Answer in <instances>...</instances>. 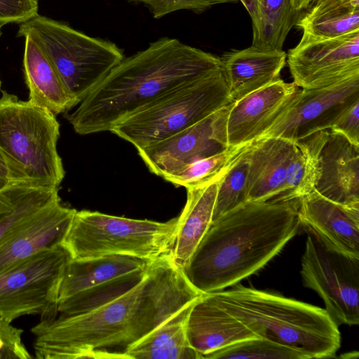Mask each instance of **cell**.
I'll return each mask as SVG.
<instances>
[{
    "instance_id": "cell-1",
    "label": "cell",
    "mask_w": 359,
    "mask_h": 359,
    "mask_svg": "<svg viewBox=\"0 0 359 359\" xmlns=\"http://www.w3.org/2000/svg\"><path fill=\"white\" fill-rule=\"evenodd\" d=\"M202 294L170 254L151 262L144 278L118 298L88 312L41 320L32 329L38 359L114 358Z\"/></svg>"
},
{
    "instance_id": "cell-2",
    "label": "cell",
    "mask_w": 359,
    "mask_h": 359,
    "mask_svg": "<svg viewBox=\"0 0 359 359\" xmlns=\"http://www.w3.org/2000/svg\"><path fill=\"white\" fill-rule=\"evenodd\" d=\"M219 57L163 38L130 56L65 117L82 135L109 131L170 91L220 71Z\"/></svg>"
},
{
    "instance_id": "cell-3",
    "label": "cell",
    "mask_w": 359,
    "mask_h": 359,
    "mask_svg": "<svg viewBox=\"0 0 359 359\" xmlns=\"http://www.w3.org/2000/svg\"><path fill=\"white\" fill-rule=\"evenodd\" d=\"M297 199L246 201L212 221L183 273L201 294L238 284L265 266L299 231Z\"/></svg>"
},
{
    "instance_id": "cell-4",
    "label": "cell",
    "mask_w": 359,
    "mask_h": 359,
    "mask_svg": "<svg viewBox=\"0 0 359 359\" xmlns=\"http://www.w3.org/2000/svg\"><path fill=\"white\" fill-rule=\"evenodd\" d=\"M208 294L259 338L294 349L307 359L336 358L341 334L325 309L238 284Z\"/></svg>"
},
{
    "instance_id": "cell-5",
    "label": "cell",
    "mask_w": 359,
    "mask_h": 359,
    "mask_svg": "<svg viewBox=\"0 0 359 359\" xmlns=\"http://www.w3.org/2000/svg\"><path fill=\"white\" fill-rule=\"evenodd\" d=\"M0 151L13 182L59 187L65 171L57 149L55 115L1 90Z\"/></svg>"
},
{
    "instance_id": "cell-6",
    "label": "cell",
    "mask_w": 359,
    "mask_h": 359,
    "mask_svg": "<svg viewBox=\"0 0 359 359\" xmlns=\"http://www.w3.org/2000/svg\"><path fill=\"white\" fill-rule=\"evenodd\" d=\"M177 220L160 222L76 210L62 245L71 259L119 255L154 261L170 254Z\"/></svg>"
},
{
    "instance_id": "cell-7",
    "label": "cell",
    "mask_w": 359,
    "mask_h": 359,
    "mask_svg": "<svg viewBox=\"0 0 359 359\" xmlns=\"http://www.w3.org/2000/svg\"><path fill=\"white\" fill-rule=\"evenodd\" d=\"M17 36L37 42L79 103L124 58L115 43L39 14L20 23Z\"/></svg>"
},
{
    "instance_id": "cell-8",
    "label": "cell",
    "mask_w": 359,
    "mask_h": 359,
    "mask_svg": "<svg viewBox=\"0 0 359 359\" xmlns=\"http://www.w3.org/2000/svg\"><path fill=\"white\" fill-rule=\"evenodd\" d=\"M232 102L221 69L170 91L116 123L110 132L138 150L189 128Z\"/></svg>"
},
{
    "instance_id": "cell-9",
    "label": "cell",
    "mask_w": 359,
    "mask_h": 359,
    "mask_svg": "<svg viewBox=\"0 0 359 359\" xmlns=\"http://www.w3.org/2000/svg\"><path fill=\"white\" fill-rule=\"evenodd\" d=\"M70 259L60 245L0 271V318L11 323L26 315L57 317L60 285Z\"/></svg>"
},
{
    "instance_id": "cell-10",
    "label": "cell",
    "mask_w": 359,
    "mask_h": 359,
    "mask_svg": "<svg viewBox=\"0 0 359 359\" xmlns=\"http://www.w3.org/2000/svg\"><path fill=\"white\" fill-rule=\"evenodd\" d=\"M300 273L338 326L359 324V258L332 250L307 233Z\"/></svg>"
},
{
    "instance_id": "cell-11",
    "label": "cell",
    "mask_w": 359,
    "mask_h": 359,
    "mask_svg": "<svg viewBox=\"0 0 359 359\" xmlns=\"http://www.w3.org/2000/svg\"><path fill=\"white\" fill-rule=\"evenodd\" d=\"M359 99V75L330 86L298 90L273 124L258 138L281 137L296 142L329 130Z\"/></svg>"
},
{
    "instance_id": "cell-12",
    "label": "cell",
    "mask_w": 359,
    "mask_h": 359,
    "mask_svg": "<svg viewBox=\"0 0 359 359\" xmlns=\"http://www.w3.org/2000/svg\"><path fill=\"white\" fill-rule=\"evenodd\" d=\"M293 83L302 88L324 87L359 75V32L333 38L302 34L287 53Z\"/></svg>"
},
{
    "instance_id": "cell-13",
    "label": "cell",
    "mask_w": 359,
    "mask_h": 359,
    "mask_svg": "<svg viewBox=\"0 0 359 359\" xmlns=\"http://www.w3.org/2000/svg\"><path fill=\"white\" fill-rule=\"evenodd\" d=\"M231 104L166 139L138 149L149 171L164 178L229 148L226 122Z\"/></svg>"
},
{
    "instance_id": "cell-14",
    "label": "cell",
    "mask_w": 359,
    "mask_h": 359,
    "mask_svg": "<svg viewBox=\"0 0 359 359\" xmlns=\"http://www.w3.org/2000/svg\"><path fill=\"white\" fill-rule=\"evenodd\" d=\"M297 199L300 226L329 249L359 258V205L334 202L315 189Z\"/></svg>"
},
{
    "instance_id": "cell-15",
    "label": "cell",
    "mask_w": 359,
    "mask_h": 359,
    "mask_svg": "<svg viewBox=\"0 0 359 359\" xmlns=\"http://www.w3.org/2000/svg\"><path fill=\"white\" fill-rule=\"evenodd\" d=\"M76 212L59 197L29 216L0 243V271L62 245Z\"/></svg>"
},
{
    "instance_id": "cell-16",
    "label": "cell",
    "mask_w": 359,
    "mask_h": 359,
    "mask_svg": "<svg viewBox=\"0 0 359 359\" xmlns=\"http://www.w3.org/2000/svg\"><path fill=\"white\" fill-rule=\"evenodd\" d=\"M299 90L281 79L233 102L229 108L226 133L229 147L257 140L274 122Z\"/></svg>"
},
{
    "instance_id": "cell-17",
    "label": "cell",
    "mask_w": 359,
    "mask_h": 359,
    "mask_svg": "<svg viewBox=\"0 0 359 359\" xmlns=\"http://www.w3.org/2000/svg\"><path fill=\"white\" fill-rule=\"evenodd\" d=\"M298 149L295 142L274 137L248 145L247 201H266L286 192L289 167Z\"/></svg>"
},
{
    "instance_id": "cell-18",
    "label": "cell",
    "mask_w": 359,
    "mask_h": 359,
    "mask_svg": "<svg viewBox=\"0 0 359 359\" xmlns=\"http://www.w3.org/2000/svg\"><path fill=\"white\" fill-rule=\"evenodd\" d=\"M314 189L337 203L359 205V146L328 130Z\"/></svg>"
},
{
    "instance_id": "cell-19",
    "label": "cell",
    "mask_w": 359,
    "mask_h": 359,
    "mask_svg": "<svg viewBox=\"0 0 359 359\" xmlns=\"http://www.w3.org/2000/svg\"><path fill=\"white\" fill-rule=\"evenodd\" d=\"M187 333L190 345L202 358L234 344L259 338L208 294H202L192 304Z\"/></svg>"
},
{
    "instance_id": "cell-20",
    "label": "cell",
    "mask_w": 359,
    "mask_h": 359,
    "mask_svg": "<svg viewBox=\"0 0 359 359\" xmlns=\"http://www.w3.org/2000/svg\"><path fill=\"white\" fill-rule=\"evenodd\" d=\"M231 97L236 102L245 95L280 79L287 53L253 46L231 50L219 57Z\"/></svg>"
},
{
    "instance_id": "cell-21",
    "label": "cell",
    "mask_w": 359,
    "mask_h": 359,
    "mask_svg": "<svg viewBox=\"0 0 359 359\" xmlns=\"http://www.w3.org/2000/svg\"><path fill=\"white\" fill-rule=\"evenodd\" d=\"M24 38L23 65L29 91L28 101L54 115L66 113L79 104L41 46L29 36Z\"/></svg>"
},
{
    "instance_id": "cell-22",
    "label": "cell",
    "mask_w": 359,
    "mask_h": 359,
    "mask_svg": "<svg viewBox=\"0 0 359 359\" xmlns=\"http://www.w3.org/2000/svg\"><path fill=\"white\" fill-rule=\"evenodd\" d=\"M220 179L186 189V203L177 217L175 240L170 252L172 263L181 271L210 226Z\"/></svg>"
},
{
    "instance_id": "cell-23",
    "label": "cell",
    "mask_w": 359,
    "mask_h": 359,
    "mask_svg": "<svg viewBox=\"0 0 359 359\" xmlns=\"http://www.w3.org/2000/svg\"><path fill=\"white\" fill-rule=\"evenodd\" d=\"M151 262L119 255L71 259L61 280L59 302L118 276L145 269Z\"/></svg>"
},
{
    "instance_id": "cell-24",
    "label": "cell",
    "mask_w": 359,
    "mask_h": 359,
    "mask_svg": "<svg viewBox=\"0 0 359 359\" xmlns=\"http://www.w3.org/2000/svg\"><path fill=\"white\" fill-rule=\"evenodd\" d=\"M194 302L175 313L144 337L127 347L124 353L128 358L202 359L190 345L187 333L188 314Z\"/></svg>"
},
{
    "instance_id": "cell-25",
    "label": "cell",
    "mask_w": 359,
    "mask_h": 359,
    "mask_svg": "<svg viewBox=\"0 0 359 359\" xmlns=\"http://www.w3.org/2000/svg\"><path fill=\"white\" fill-rule=\"evenodd\" d=\"M59 197V187L13 182L0 189V243L29 216Z\"/></svg>"
},
{
    "instance_id": "cell-26",
    "label": "cell",
    "mask_w": 359,
    "mask_h": 359,
    "mask_svg": "<svg viewBox=\"0 0 359 359\" xmlns=\"http://www.w3.org/2000/svg\"><path fill=\"white\" fill-rule=\"evenodd\" d=\"M296 26L302 34L333 38L359 32V0H327L311 6Z\"/></svg>"
},
{
    "instance_id": "cell-27",
    "label": "cell",
    "mask_w": 359,
    "mask_h": 359,
    "mask_svg": "<svg viewBox=\"0 0 359 359\" xmlns=\"http://www.w3.org/2000/svg\"><path fill=\"white\" fill-rule=\"evenodd\" d=\"M302 14L293 8L291 0H258L252 46L264 50H283L287 34Z\"/></svg>"
},
{
    "instance_id": "cell-28",
    "label": "cell",
    "mask_w": 359,
    "mask_h": 359,
    "mask_svg": "<svg viewBox=\"0 0 359 359\" xmlns=\"http://www.w3.org/2000/svg\"><path fill=\"white\" fill-rule=\"evenodd\" d=\"M149 266L95 285L59 302L58 313L62 316L79 315L118 298L144 278Z\"/></svg>"
},
{
    "instance_id": "cell-29",
    "label": "cell",
    "mask_w": 359,
    "mask_h": 359,
    "mask_svg": "<svg viewBox=\"0 0 359 359\" xmlns=\"http://www.w3.org/2000/svg\"><path fill=\"white\" fill-rule=\"evenodd\" d=\"M246 145L229 147L221 153L194 162L163 179L176 187L186 189L206 184L222 177Z\"/></svg>"
},
{
    "instance_id": "cell-30",
    "label": "cell",
    "mask_w": 359,
    "mask_h": 359,
    "mask_svg": "<svg viewBox=\"0 0 359 359\" xmlns=\"http://www.w3.org/2000/svg\"><path fill=\"white\" fill-rule=\"evenodd\" d=\"M248 144L235 158L219 181L212 222L247 201Z\"/></svg>"
},
{
    "instance_id": "cell-31",
    "label": "cell",
    "mask_w": 359,
    "mask_h": 359,
    "mask_svg": "<svg viewBox=\"0 0 359 359\" xmlns=\"http://www.w3.org/2000/svg\"><path fill=\"white\" fill-rule=\"evenodd\" d=\"M206 359H307L300 352L272 341L255 338L216 351Z\"/></svg>"
},
{
    "instance_id": "cell-32",
    "label": "cell",
    "mask_w": 359,
    "mask_h": 359,
    "mask_svg": "<svg viewBox=\"0 0 359 359\" xmlns=\"http://www.w3.org/2000/svg\"><path fill=\"white\" fill-rule=\"evenodd\" d=\"M149 7L155 18L180 10L203 11L218 4L236 3L238 0H130Z\"/></svg>"
},
{
    "instance_id": "cell-33",
    "label": "cell",
    "mask_w": 359,
    "mask_h": 359,
    "mask_svg": "<svg viewBox=\"0 0 359 359\" xmlns=\"http://www.w3.org/2000/svg\"><path fill=\"white\" fill-rule=\"evenodd\" d=\"M23 330L0 318V359H30L22 339Z\"/></svg>"
},
{
    "instance_id": "cell-34",
    "label": "cell",
    "mask_w": 359,
    "mask_h": 359,
    "mask_svg": "<svg viewBox=\"0 0 359 359\" xmlns=\"http://www.w3.org/2000/svg\"><path fill=\"white\" fill-rule=\"evenodd\" d=\"M39 0H0V26L22 23L38 14Z\"/></svg>"
},
{
    "instance_id": "cell-35",
    "label": "cell",
    "mask_w": 359,
    "mask_h": 359,
    "mask_svg": "<svg viewBox=\"0 0 359 359\" xmlns=\"http://www.w3.org/2000/svg\"><path fill=\"white\" fill-rule=\"evenodd\" d=\"M329 130L359 146V99L343 111Z\"/></svg>"
},
{
    "instance_id": "cell-36",
    "label": "cell",
    "mask_w": 359,
    "mask_h": 359,
    "mask_svg": "<svg viewBox=\"0 0 359 359\" xmlns=\"http://www.w3.org/2000/svg\"><path fill=\"white\" fill-rule=\"evenodd\" d=\"M241 1L246 11H248L251 20L252 24L254 25L256 23L257 18V10H258V0H239Z\"/></svg>"
},
{
    "instance_id": "cell-37",
    "label": "cell",
    "mask_w": 359,
    "mask_h": 359,
    "mask_svg": "<svg viewBox=\"0 0 359 359\" xmlns=\"http://www.w3.org/2000/svg\"><path fill=\"white\" fill-rule=\"evenodd\" d=\"M0 180L5 181L6 182H13L11 180V172L6 161L0 151Z\"/></svg>"
},
{
    "instance_id": "cell-38",
    "label": "cell",
    "mask_w": 359,
    "mask_h": 359,
    "mask_svg": "<svg viewBox=\"0 0 359 359\" xmlns=\"http://www.w3.org/2000/svg\"><path fill=\"white\" fill-rule=\"evenodd\" d=\"M313 0H291L293 8L299 12L309 9Z\"/></svg>"
},
{
    "instance_id": "cell-39",
    "label": "cell",
    "mask_w": 359,
    "mask_h": 359,
    "mask_svg": "<svg viewBox=\"0 0 359 359\" xmlns=\"http://www.w3.org/2000/svg\"><path fill=\"white\" fill-rule=\"evenodd\" d=\"M11 183H13V182H11ZM11 183L0 180V189L4 188L5 187H6L7 185H8Z\"/></svg>"
},
{
    "instance_id": "cell-40",
    "label": "cell",
    "mask_w": 359,
    "mask_h": 359,
    "mask_svg": "<svg viewBox=\"0 0 359 359\" xmlns=\"http://www.w3.org/2000/svg\"><path fill=\"white\" fill-rule=\"evenodd\" d=\"M327 1V0H313V2H312L311 6L319 4H320V3L323 2V1Z\"/></svg>"
},
{
    "instance_id": "cell-41",
    "label": "cell",
    "mask_w": 359,
    "mask_h": 359,
    "mask_svg": "<svg viewBox=\"0 0 359 359\" xmlns=\"http://www.w3.org/2000/svg\"><path fill=\"white\" fill-rule=\"evenodd\" d=\"M1 79H0V91H1Z\"/></svg>"
}]
</instances>
